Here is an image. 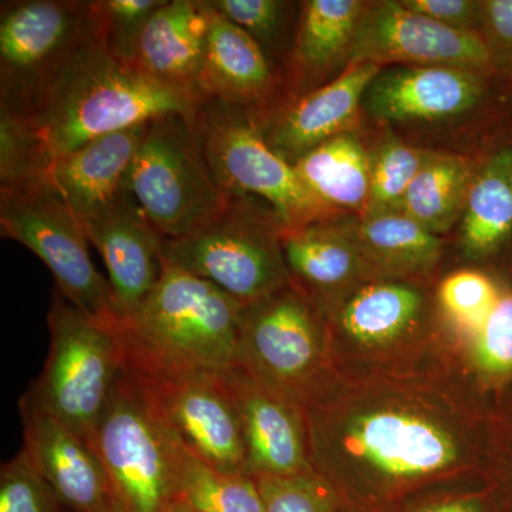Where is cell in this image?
Returning <instances> with one entry per match:
<instances>
[{
  "mask_svg": "<svg viewBox=\"0 0 512 512\" xmlns=\"http://www.w3.org/2000/svg\"><path fill=\"white\" fill-rule=\"evenodd\" d=\"M441 359L338 376L303 406L312 470L348 512H397L487 480L493 396Z\"/></svg>",
  "mask_w": 512,
  "mask_h": 512,
  "instance_id": "6da1fadb",
  "label": "cell"
},
{
  "mask_svg": "<svg viewBox=\"0 0 512 512\" xmlns=\"http://www.w3.org/2000/svg\"><path fill=\"white\" fill-rule=\"evenodd\" d=\"M197 107L184 94L113 55L99 37L47 80L25 109L13 114L32 128L50 161L138 124L167 116L192 117Z\"/></svg>",
  "mask_w": 512,
  "mask_h": 512,
  "instance_id": "7a4b0ae2",
  "label": "cell"
},
{
  "mask_svg": "<svg viewBox=\"0 0 512 512\" xmlns=\"http://www.w3.org/2000/svg\"><path fill=\"white\" fill-rule=\"evenodd\" d=\"M242 312L211 282L164 261L156 288L117 328L124 367L146 379L231 369Z\"/></svg>",
  "mask_w": 512,
  "mask_h": 512,
  "instance_id": "3957f363",
  "label": "cell"
},
{
  "mask_svg": "<svg viewBox=\"0 0 512 512\" xmlns=\"http://www.w3.org/2000/svg\"><path fill=\"white\" fill-rule=\"evenodd\" d=\"M311 302L338 376L406 369L436 356L431 348L439 342L441 318L421 281L377 276Z\"/></svg>",
  "mask_w": 512,
  "mask_h": 512,
  "instance_id": "277c9868",
  "label": "cell"
},
{
  "mask_svg": "<svg viewBox=\"0 0 512 512\" xmlns=\"http://www.w3.org/2000/svg\"><path fill=\"white\" fill-rule=\"evenodd\" d=\"M43 372L19 409L47 414L90 441L124 372L119 326L87 315L55 288Z\"/></svg>",
  "mask_w": 512,
  "mask_h": 512,
  "instance_id": "5b68a950",
  "label": "cell"
},
{
  "mask_svg": "<svg viewBox=\"0 0 512 512\" xmlns=\"http://www.w3.org/2000/svg\"><path fill=\"white\" fill-rule=\"evenodd\" d=\"M194 124L211 173L231 197L261 201L282 228L342 215L320 201L303 183L295 165L269 146L259 114L207 100L195 110Z\"/></svg>",
  "mask_w": 512,
  "mask_h": 512,
  "instance_id": "8992f818",
  "label": "cell"
},
{
  "mask_svg": "<svg viewBox=\"0 0 512 512\" xmlns=\"http://www.w3.org/2000/svg\"><path fill=\"white\" fill-rule=\"evenodd\" d=\"M194 116L151 121L124 178L123 190L164 239L207 227L232 198L211 173Z\"/></svg>",
  "mask_w": 512,
  "mask_h": 512,
  "instance_id": "52a82bcc",
  "label": "cell"
},
{
  "mask_svg": "<svg viewBox=\"0 0 512 512\" xmlns=\"http://www.w3.org/2000/svg\"><path fill=\"white\" fill-rule=\"evenodd\" d=\"M511 111V83L454 67H383L362 101L363 119L393 133H437L476 123L498 130L512 121Z\"/></svg>",
  "mask_w": 512,
  "mask_h": 512,
  "instance_id": "ba28073f",
  "label": "cell"
},
{
  "mask_svg": "<svg viewBox=\"0 0 512 512\" xmlns=\"http://www.w3.org/2000/svg\"><path fill=\"white\" fill-rule=\"evenodd\" d=\"M281 231V222L261 201L232 197L207 227L187 238L164 239V261L247 306L291 284Z\"/></svg>",
  "mask_w": 512,
  "mask_h": 512,
  "instance_id": "9c48e42d",
  "label": "cell"
},
{
  "mask_svg": "<svg viewBox=\"0 0 512 512\" xmlns=\"http://www.w3.org/2000/svg\"><path fill=\"white\" fill-rule=\"evenodd\" d=\"M128 512H171L183 444L168 429L136 376L121 373L89 441Z\"/></svg>",
  "mask_w": 512,
  "mask_h": 512,
  "instance_id": "30bf717a",
  "label": "cell"
},
{
  "mask_svg": "<svg viewBox=\"0 0 512 512\" xmlns=\"http://www.w3.org/2000/svg\"><path fill=\"white\" fill-rule=\"evenodd\" d=\"M235 366L302 406L336 377L318 309L292 284L244 306Z\"/></svg>",
  "mask_w": 512,
  "mask_h": 512,
  "instance_id": "8fae6325",
  "label": "cell"
},
{
  "mask_svg": "<svg viewBox=\"0 0 512 512\" xmlns=\"http://www.w3.org/2000/svg\"><path fill=\"white\" fill-rule=\"evenodd\" d=\"M99 37L103 28L97 2H3L0 107L20 113L47 80Z\"/></svg>",
  "mask_w": 512,
  "mask_h": 512,
  "instance_id": "7c38bea8",
  "label": "cell"
},
{
  "mask_svg": "<svg viewBox=\"0 0 512 512\" xmlns=\"http://www.w3.org/2000/svg\"><path fill=\"white\" fill-rule=\"evenodd\" d=\"M2 237L30 249L49 268L56 288L80 311L119 326L109 279L97 271L83 225L43 184L0 190Z\"/></svg>",
  "mask_w": 512,
  "mask_h": 512,
  "instance_id": "4fadbf2b",
  "label": "cell"
},
{
  "mask_svg": "<svg viewBox=\"0 0 512 512\" xmlns=\"http://www.w3.org/2000/svg\"><path fill=\"white\" fill-rule=\"evenodd\" d=\"M136 377L168 429L192 456L217 470L248 474L241 417L224 373Z\"/></svg>",
  "mask_w": 512,
  "mask_h": 512,
  "instance_id": "5bb4252c",
  "label": "cell"
},
{
  "mask_svg": "<svg viewBox=\"0 0 512 512\" xmlns=\"http://www.w3.org/2000/svg\"><path fill=\"white\" fill-rule=\"evenodd\" d=\"M379 67H454L495 74L481 36L458 32L407 8L402 0L367 2L350 63Z\"/></svg>",
  "mask_w": 512,
  "mask_h": 512,
  "instance_id": "9a60e30c",
  "label": "cell"
},
{
  "mask_svg": "<svg viewBox=\"0 0 512 512\" xmlns=\"http://www.w3.org/2000/svg\"><path fill=\"white\" fill-rule=\"evenodd\" d=\"M222 373L241 417L249 476L284 477L313 471L302 404L242 367L232 366Z\"/></svg>",
  "mask_w": 512,
  "mask_h": 512,
  "instance_id": "2e32d148",
  "label": "cell"
},
{
  "mask_svg": "<svg viewBox=\"0 0 512 512\" xmlns=\"http://www.w3.org/2000/svg\"><path fill=\"white\" fill-rule=\"evenodd\" d=\"M82 225L109 271L120 323L140 308L160 281L164 238L124 190L109 208Z\"/></svg>",
  "mask_w": 512,
  "mask_h": 512,
  "instance_id": "e0dca14e",
  "label": "cell"
},
{
  "mask_svg": "<svg viewBox=\"0 0 512 512\" xmlns=\"http://www.w3.org/2000/svg\"><path fill=\"white\" fill-rule=\"evenodd\" d=\"M382 67L349 64L339 76L261 119L269 146L295 164L313 148L362 128V101Z\"/></svg>",
  "mask_w": 512,
  "mask_h": 512,
  "instance_id": "ac0fdd59",
  "label": "cell"
},
{
  "mask_svg": "<svg viewBox=\"0 0 512 512\" xmlns=\"http://www.w3.org/2000/svg\"><path fill=\"white\" fill-rule=\"evenodd\" d=\"M19 412L23 450L64 511H109L117 495L92 444L47 414L26 409Z\"/></svg>",
  "mask_w": 512,
  "mask_h": 512,
  "instance_id": "d6986e66",
  "label": "cell"
},
{
  "mask_svg": "<svg viewBox=\"0 0 512 512\" xmlns=\"http://www.w3.org/2000/svg\"><path fill=\"white\" fill-rule=\"evenodd\" d=\"M205 5L208 30L201 73L205 101H224L265 119L282 104L281 74L247 32L212 8L210 0Z\"/></svg>",
  "mask_w": 512,
  "mask_h": 512,
  "instance_id": "ffe728a7",
  "label": "cell"
},
{
  "mask_svg": "<svg viewBox=\"0 0 512 512\" xmlns=\"http://www.w3.org/2000/svg\"><path fill=\"white\" fill-rule=\"evenodd\" d=\"M366 3L365 0L299 3L291 50L282 76L284 97L279 107L330 82L349 66L357 25Z\"/></svg>",
  "mask_w": 512,
  "mask_h": 512,
  "instance_id": "44dd1931",
  "label": "cell"
},
{
  "mask_svg": "<svg viewBox=\"0 0 512 512\" xmlns=\"http://www.w3.org/2000/svg\"><path fill=\"white\" fill-rule=\"evenodd\" d=\"M150 123L107 134L52 158L39 184L55 192L80 224L93 220L123 192L128 167Z\"/></svg>",
  "mask_w": 512,
  "mask_h": 512,
  "instance_id": "7402d4cb",
  "label": "cell"
},
{
  "mask_svg": "<svg viewBox=\"0 0 512 512\" xmlns=\"http://www.w3.org/2000/svg\"><path fill=\"white\" fill-rule=\"evenodd\" d=\"M458 247L474 262L510 259L512 269V121L477 154L458 222Z\"/></svg>",
  "mask_w": 512,
  "mask_h": 512,
  "instance_id": "603a6c76",
  "label": "cell"
},
{
  "mask_svg": "<svg viewBox=\"0 0 512 512\" xmlns=\"http://www.w3.org/2000/svg\"><path fill=\"white\" fill-rule=\"evenodd\" d=\"M207 30L205 0H167L148 20L131 63L200 106Z\"/></svg>",
  "mask_w": 512,
  "mask_h": 512,
  "instance_id": "cb8c5ba5",
  "label": "cell"
},
{
  "mask_svg": "<svg viewBox=\"0 0 512 512\" xmlns=\"http://www.w3.org/2000/svg\"><path fill=\"white\" fill-rule=\"evenodd\" d=\"M281 247L291 284L311 301L380 276L340 227L338 217L282 228Z\"/></svg>",
  "mask_w": 512,
  "mask_h": 512,
  "instance_id": "d4e9b609",
  "label": "cell"
},
{
  "mask_svg": "<svg viewBox=\"0 0 512 512\" xmlns=\"http://www.w3.org/2000/svg\"><path fill=\"white\" fill-rule=\"evenodd\" d=\"M338 224L380 276L421 281L443 256V239L400 211L342 215Z\"/></svg>",
  "mask_w": 512,
  "mask_h": 512,
  "instance_id": "484cf974",
  "label": "cell"
},
{
  "mask_svg": "<svg viewBox=\"0 0 512 512\" xmlns=\"http://www.w3.org/2000/svg\"><path fill=\"white\" fill-rule=\"evenodd\" d=\"M303 183L333 210L362 217L370 194L369 146L359 131L340 134L295 164Z\"/></svg>",
  "mask_w": 512,
  "mask_h": 512,
  "instance_id": "4316f807",
  "label": "cell"
},
{
  "mask_svg": "<svg viewBox=\"0 0 512 512\" xmlns=\"http://www.w3.org/2000/svg\"><path fill=\"white\" fill-rule=\"evenodd\" d=\"M477 154L433 150L404 195L402 212L433 234L456 227L476 171Z\"/></svg>",
  "mask_w": 512,
  "mask_h": 512,
  "instance_id": "83f0119b",
  "label": "cell"
},
{
  "mask_svg": "<svg viewBox=\"0 0 512 512\" xmlns=\"http://www.w3.org/2000/svg\"><path fill=\"white\" fill-rule=\"evenodd\" d=\"M177 485L178 500L197 512H265L254 477L217 470L184 446L178 457Z\"/></svg>",
  "mask_w": 512,
  "mask_h": 512,
  "instance_id": "f1b7e54d",
  "label": "cell"
},
{
  "mask_svg": "<svg viewBox=\"0 0 512 512\" xmlns=\"http://www.w3.org/2000/svg\"><path fill=\"white\" fill-rule=\"evenodd\" d=\"M386 131L375 147H369L370 194L363 215L402 212L404 195L434 150L407 143L399 134Z\"/></svg>",
  "mask_w": 512,
  "mask_h": 512,
  "instance_id": "f546056e",
  "label": "cell"
},
{
  "mask_svg": "<svg viewBox=\"0 0 512 512\" xmlns=\"http://www.w3.org/2000/svg\"><path fill=\"white\" fill-rule=\"evenodd\" d=\"M466 367L477 386L495 396L512 383V281L481 329L466 340Z\"/></svg>",
  "mask_w": 512,
  "mask_h": 512,
  "instance_id": "4dcf8cb0",
  "label": "cell"
},
{
  "mask_svg": "<svg viewBox=\"0 0 512 512\" xmlns=\"http://www.w3.org/2000/svg\"><path fill=\"white\" fill-rule=\"evenodd\" d=\"M503 282L504 278L480 269H460L444 276L434 293L441 320L470 339L500 301Z\"/></svg>",
  "mask_w": 512,
  "mask_h": 512,
  "instance_id": "1f68e13d",
  "label": "cell"
},
{
  "mask_svg": "<svg viewBox=\"0 0 512 512\" xmlns=\"http://www.w3.org/2000/svg\"><path fill=\"white\" fill-rule=\"evenodd\" d=\"M49 163L39 138L20 117L0 109V190L40 183Z\"/></svg>",
  "mask_w": 512,
  "mask_h": 512,
  "instance_id": "d6a6232c",
  "label": "cell"
},
{
  "mask_svg": "<svg viewBox=\"0 0 512 512\" xmlns=\"http://www.w3.org/2000/svg\"><path fill=\"white\" fill-rule=\"evenodd\" d=\"M255 480L265 512H348L332 487L315 471Z\"/></svg>",
  "mask_w": 512,
  "mask_h": 512,
  "instance_id": "836d02e7",
  "label": "cell"
},
{
  "mask_svg": "<svg viewBox=\"0 0 512 512\" xmlns=\"http://www.w3.org/2000/svg\"><path fill=\"white\" fill-rule=\"evenodd\" d=\"M210 3L229 22L247 32L274 66L272 57L278 53V47L284 46L293 3L282 0H210Z\"/></svg>",
  "mask_w": 512,
  "mask_h": 512,
  "instance_id": "e575fe53",
  "label": "cell"
},
{
  "mask_svg": "<svg viewBox=\"0 0 512 512\" xmlns=\"http://www.w3.org/2000/svg\"><path fill=\"white\" fill-rule=\"evenodd\" d=\"M0 512H66L23 448L0 470Z\"/></svg>",
  "mask_w": 512,
  "mask_h": 512,
  "instance_id": "d590c367",
  "label": "cell"
},
{
  "mask_svg": "<svg viewBox=\"0 0 512 512\" xmlns=\"http://www.w3.org/2000/svg\"><path fill=\"white\" fill-rule=\"evenodd\" d=\"M167 0H97L104 43L120 59L133 60L138 39Z\"/></svg>",
  "mask_w": 512,
  "mask_h": 512,
  "instance_id": "8d00e7d4",
  "label": "cell"
},
{
  "mask_svg": "<svg viewBox=\"0 0 512 512\" xmlns=\"http://www.w3.org/2000/svg\"><path fill=\"white\" fill-rule=\"evenodd\" d=\"M487 480L512 510V383L493 399Z\"/></svg>",
  "mask_w": 512,
  "mask_h": 512,
  "instance_id": "74e56055",
  "label": "cell"
},
{
  "mask_svg": "<svg viewBox=\"0 0 512 512\" xmlns=\"http://www.w3.org/2000/svg\"><path fill=\"white\" fill-rule=\"evenodd\" d=\"M481 39L497 76L512 84V0H481Z\"/></svg>",
  "mask_w": 512,
  "mask_h": 512,
  "instance_id": "f35d334b",
  "label": "cell"
},
{
  "mask_svg": "<svg viewBox=\"0 0 512 512\" xmlns=\"http://www.w3.org/2000/svg\"><path fill=\"white\" fill-rule=\"evenodd\" d=\"M503 498L491 484L454 488L426 495L397 512H505Z\"/></svg>",
  "mask_w": 512,
  "mask_h": 512,
  "instance_id": "ab89813d",
  "label": "cell"
},
{
  "mask_svg": "<svg viewBox=\"0 0 512 512\" xmlns=\"http://www.w3.org/2000/svg\"><path fill=\"white\" fill-rule=\"evenodd\" d=\"M402 3L447 28L481 36V0H402Z\"/></svg>",
  "mask_w": 512,
  "mask_h": 512,
  "instance_id": "60d3db41",
  "label": "cell"
},
{
  "mask_svg": "<svg viewBox=\"0 0 512 512\" xmlns=\"http://www.w3.org/2000/svg\"><path fill=\"white\" fill-rule=\"evenodd\" d=\"M171 512H197V511L192 510L190 505L185 504L184 501L178 500V498H177V501H175L173 510H171Z\"/></svg>",
  "mask_w": 512,
  "mask_h": 512,
  "instance_id": "b9f144b4",
  "label": "cell"
},
{
  "mask_svg": "<svg viewBox=\"0 0 512 512\" xmlns=\"http://www.w3.org/2000/svg\"><path fill=\"white\" fill-rule=\"evenodd\" d=\"M107 512H128L127 508L124 507L123 503L117 498L116 503L113 504V507L110 508Z\"/></svg>",
  "mask_w": 512,
  "mask_h": 512,
  "instance_id": "7bdbcfd3",
  "label": "cell"
},
{
  "mask_svg": "<svg viewBox=\"0 0 512 512\" xmlns=\"http://www.w3.org/2000/svg\"><path fill=\"white\" fill-rule=\"evenodd\" d=\"M505 512H512V510H511V508H508V510H507V511H505Z\"/></svg>",
  "mask_w": 512,
  "mask_h": 512,
  "instance_id": "ee69618b",
  "label": "cell"
},
{
  "mask_svg": "<svg viewBox=\"0 0 512 512\" xmlns=\"http://www.w3.org/2000/svg\"><path fill=\"white\" fill-rule=\"evenodd\" d=\"M511 281H512V276H511Z\"/></svg>",
  "mask_w": 512,
  "mask_h": 512,
  "instance_id": "f6af8a7d",
  "label": "cell"
}]
</instances>
